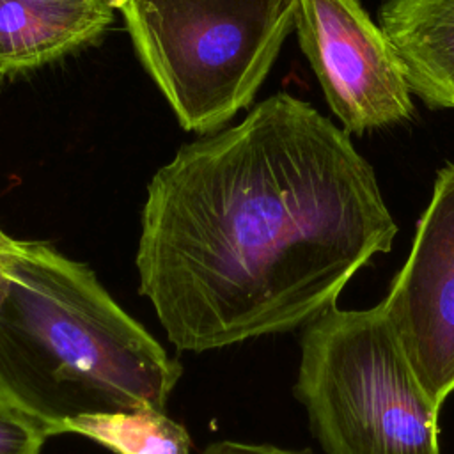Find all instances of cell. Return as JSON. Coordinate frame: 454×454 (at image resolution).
<instances>
[{"label": "cell", "instance_id": "7a4b0ae2", "mask_svg": "<svg viewBox=\"0 0 454 454\" xmlns=\"http://www.w3.org/2000/svg\"><path fill=\"white\" fill-rule=\"evenodd\" d=\"M183 367L83 262L14 239L0 303V392L57 436L71 419L165 411Z\"/></svg>", "mask_w": 454, "mask_h": 454}, {"label": "cell", "instance_id": "3957f363", "mask_svg": "<svg viewBox=\"0 0 454 454\" xmlns=\"http://www.w3.org/2000/svg\"><path fill=\"white\" fill-rule=\"evenodd\" d=\"M294 395L325 454H440L438 406L380 301L301 328Z\"/></svg>", "mask_w": 454, "mask_h": 454}, {"label": "cell", "instance_id": "5bb4252c", "mask_svg": "<svg viewBox=\"0 0 454 454\" xmlns=\"http://www.w3.org/2000/svg\"><path fill=\"white\" fill-rule=\"evenodd\" d=\"M4 80H5V78H4V76H0V87L4 85Z\"/></svg>", "mask_w": 454, "mask_h": 454}, {"label": "cell", "instance_id": "4fadbf2b", "mask_svg": "<svg viewBox=\"0 0 454 454\" xmlns=\"http://www.w3.org/2000/svg\"><path fill=\"white\" fill-rule=\"evenodd\" d=\"M14 238L7 236L0 229V303L4 301L9 289V275H11V250Z\"/></svg>", "mask_w": 454, "mask_h": 454}, {"label": "cell", "instance_id": "30bf717a", "mask_svg": "<svg viewBox=\"0 0 454 454\" xmlns=\"http://www.w3.org/2000/svg\"><path fill=\"white\" fill-rule=\"evenodd\" d=\"M50 429L0 392V454H41Z\"/></svg>", "mask_w": 454, "mask_h": 454}, {"label": "cell", "instance_id": "7c38bea8", "mask_svg": "<svg viewBox=\"0 0 454 454\" xmlns=\"http://www.w3.org/2000/svg\"><path fill=\"white\" fill-rule=\"evenodd\" d=\"M200 454H307L282 449L270 443H254L239 440H218L209 443Z\"/></svg>", "mask_w": 454, "mask_h": 454}, {"label": "cell", "instance_id": "6da1fadb", "mask_svg": "<svg viewBox=\"0 0 454 454\" xmlns=\"http://www.w3.org/2000/svg\"><path fill=\"white\" fill-rule=\"evenodd\" d=\"M395 234L349 135L277 92L153 176L138 291L177 349L204 353L303 328Z\"/></svg>", "mask_w": 454, "mask_h": 454}, {"label": "cell", "instance_id": "5b68a950", "mask_svg": "<svg viewBox=\"0 0 454 454\" xmlns=\"http://www.w3.org/2000/svg\"><path fill=\"white\" fill-rule=\"evenodd\" d=\"M294 28L348 135L401 124L415 114L397 53L360 0H296Z\"/></svg>", "mask_w": 454, "mask_h": 454}, {"label": "cell", "instance_id": "8fae6325", "mask_svg": "<svg viewBox=\"0 0 454 454\" xmlns=\"http://www.w3.org/2000/svg\"><path fill=\"white\" fill-rule=\"evenodd\" d=\"M39 9L62 14L114 12V0H25Z\"/></svg>", "mask_w": 454, "mask_h": 454}, {"label": "cell", "instance_id": "8992f818", "mask_svg": "<svg viewBox=\"0 0 454 454\" xmlns=\"http://www.w3.org/2000/svg\"><path fill=\"white\" fill-rule=\"evenodd\" d=\"M381 303L419 381L442 406L454 392V163L438 172L411 250Z\"/></svg>", "mask_w": 454, "mask_h": 454}, {"label": "cell", "instance_id": "52a82bcc", "mask_svg": "<svg viewBox=\"0 0 454 454\" xmlns=\"http://www.w3.org/2000/svg\"><path fill=\"white\" fill-rule=\"evenodd\" d=\"M378 25L411 92L433 110L454 108V0H383Z\"/></svg>", "mask_w": 454, "mask_h": 454}, {"label": "cell", "instance_id": "9c48e42d", "mask_svg": "<svg viewBox=\"0 0 454 454\" xmlns=\"http://www.w3.org/2000/svg\"><path fill=\"white\" fill-rule=\"evenodd\" d=\"M62 433L85 436L114 454H193L184 426L161 410L78 417L57 429V434Z\"/></svg>", "mask_w": 454, "mask_h": 454}, {"label": "cell", "instance_id": "277c9868", "mask_svg": "<svg viewBox=\"0 0 454 454\" xmlns=\"http://www.w3.org/2000/svg\"><path fill=\"white\" fill-rule=\"evenodd\" d=\"M133 48L186 131L250 106L294 28L296 0H114Z\"/></svg>", "mask_w": 454, "mask_h": 454}, {"label": "cell", "instance_id": "ba28073f", "mask_svg": "<svg viewBox=\"0 0 454 454\" xmlns=\"http://www.w3.org/2000/svg\"><path fill=\"white\" fill-rule=\"evenodd\" d=\"M112 21L114 12L62 14L0 0V76L39 69L92 44Z\"/></svg>", "mask_w": 454, "mask_h": 454}]
</instances>
